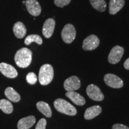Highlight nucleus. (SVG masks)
<instances>
[{
  "label": "nucleus",
  "mask_w": 129,
  "mask_h": 129,
  "mask_svg": "<svg viewBox=\"0 0 129 129\" xmlns=\"http://www.w3.org/2000/svg\"><path fill=\"white\" fill-rule=\"evenodd\" d=\"M32 52L28 48H22L19 50L14 56V60L19 67L27 68L32 62Z\"/></svg>",
  "instance_id": "nucleus-1"
},
{
  "label": "nucleus",
  "mask_w": 129,
  "mask_h": 129,
  "mask_svg": "<svg viewBox=\"0 0 129 129\" xmlns=\"http://www.w3.org/2000/svg\"><path fill=\"white\" fill-rule=\"evenodd\" d=\"M54 106L58 112L71 116L77 114V109L73 105L65 100L57 99L54 102Z\"/></svg>",
  "instance_id": "nucleus-2"
},
{
  "label": "nucleus",
  "mask_w": 129,
  "mask_h": 129,
  "mask_svg": "<svg viewBox=\"0 0 129 129\" xmlns=\"http://www.w3.org/2000/svg\"><path fill=\"white\" fill-rule=\"evenodd\" d=\"M54 76V71L52 66L49 64H43L40 69L39 79L40 83L43 85H47L53 80Z\"/></svg>",
  "instance_id": "nucleus-3"
},
{
  "label": "nucleus",
  "mask_w": 129,
  "mask_h": 129,
  "mask_svg": "<svg viewBox=\"0 0 129 129\" xmlns=\"http://www.w3.org/2000/svg\"><path fill=\"white\" fill-rule=\"evenodd\" d=\"M62 38L64 43L71 44L76 37V30L72 24H67L63 28L61 33Z\"/></svg>",
  "instance_id": "nucleus-4"
},
{
  "label": "nucleus",
  "mask_w": 129,
  "mask_h": 129,
  "mask_svg": "<svg viewBox=\"0 0 129 129\" xmlns=\"http://www.w3.org/2000/svg\"><path fill=\"white\" fill-rule=\"evenodd\" d=\"M124 50L122 47L116 46L114 47L109 53L108 61L111 64H116L120 62L124 54Z\"/></svg>",
  "instance_id": "nucleus-5"
},
{
  "label": "nucleus",
  "mask_w": 129,
  "mask_h": 129,
  "mask_svg": "<svg viewBox=\"0 0 129 129\" xmlns=\"http://www.w3.org/2000/svg\"><path fill=\"white\" fill-rule=\"evenodd\" d=\"M104 81L106 84L110 87L120 88L123 86V81L121 79L114 74H106L104 77Z\"/></svg>",
  "instance_id": "nucleus-6"
},
{
  "label": "nucleus",
  "mask_w": 129,
  "mask_h": 129,
  "mask_svg": "<svg viewBox=\"0 0 129 129\" xmlns=\"http://www.w3.org/2000/svg\"><path fill=\"white\" fill-rule=\"evenodd\" d=\"M87 94L91 99L96 101H102L104 99V96L101 90L97 85H88L86 89Z\"/></svg>",
  "instance_id": "nucleus-7"
},
{
  "label": "nucleus",
  "mask_w": 129,
  "mask_h": 129,
  "mask_svg": "<svg viewBox=\"0 0 129 129\" xmlns=\"http://www.w3.org/2000/svg\"><path fill=\"white\" fill-rule=\"evenodd\" d=\"M100 40L98 37L94 35H91L85 38L83 41V48L85 51H91L99 46Z\"/></svg>",
  "instance_id": "nucleus-8"
},
{
  "label": "nucleus",
  "mask_w": 129,
  "mask_h": 129,
  "mask_svg": "<svg viewBox=\"0 0 129 129\" xmlns=\"http://www.w3.org/2000/svg\"><path fill=\"white\" fill-rule=\"evenodd\" d=\"M25 5L27 10L30 15L38 16L41 14V6L37 0H26Z\"/></svg>",
  "instance_id": "nucleus-9"
},
{
  "label": "nucleus",
  "mask_w": 129,
  "mask_h": 129,
  "mask_svg": "<svg viewBox=\"0 0 129 129\" xmlns=\"http://www.w3.org/2000/svg\"><path fill=\"white\" fill-rule=\"evenodd\" d=\"M63 86L64 89L68 91L78 90L81 86L80 79L76 76L70 77L64 81Z\"/></svg>",
  "instance_id": "nucleus-10"
},
{
  "label": "nucleus",
  "mask_w": 129,
  "mask_h": 129,
  "mask_svg": "<svg viewBox=\"0 0 129 129\" xmlns=\"http://www.w3.org/2000/svg\"><path fill=\"white\" fill-rule=\"evenodd\" d=\"M0 72L5 77L10 78H16L18 75L17 71L13 66L4 62L0 63Z\"/></svg>",
  "instance_id": "nucleus-11"
},
{
  "label": "nucleus",
  "mask_w": 129,
  "mask_h": 129,
  "mask_svg": "<svg viewBox=\"0 0 129 129\" xmlns=\"http://www.w3.org/2000/svg\"><path fill=\"white\" fill-rule=\"evenodd\" d=\"M55 21L52 18L47 19L43 27V34L46 38H49L52 36L55 27Z\"/></svg>",
  "instance_id": "nucleus-12"
},
{
  "label": "nucleus",
  "mask_w": 129,
  "mask_h": 129,
  "mask_svg": "<svg viewBox=\"0 0 129 129\" xmlns=\"http://www.w3.org/2000/svg\"><path fill=\"white\" fill-rule=\"evenodd\" d=\"M35 123V117L33 115H30L20 119L17 123V128L18 129H29L33 126Z\"/></svg>",
  "instance_id": "nucleus-13"
},
{
  "label": "nucleus",
  "mask_w": 129,
  "mask_h": 129,
  "mask_svg": "<svg viewBox=\"0 0 129 129\" xmlns=\"http://www.w3.org/2000/svg\"><path fill=\"white\" fill-rule=\"evenodd\" d=\"M125 4L124 0H110L109 4V12L111 14H115L122 9Z\"/></svg>",
  "instance_id": "nucleus-14"
},
{
  "label": "nucleus",
  "mask_w": 129,
  "mask_h": 129,
  "mask_svg": "<svg viewBox=\"0 0 129 129\" xmlns=\"http://www.w3.org/2000/svg\"><path fill=\"white\" fill-rule=\"evenodd\" d=\"M66 96L75 105L78 106L84 105L85 104V99L83 96H81L78 93L74 91H68L66 93Z\"/></svg>",
  "instance_id": "nucleus-15"
},
{
  "label": "nucleus",
  "mask_w": 129,
  "mask_h": 129,
  "mask_svg": "<svg viewBox=\"0 0 129 129\" xmlns=\"http://www.w3.org/2000/svg\"><path fill=\"white\" fill-rule=\"evenodd\" d=\"M14 34L16 37V38L19 39H22L25 37L26 34V29L24 24L21 22H17L14 23L13 26Z\"/></svg>",
  "instance_id": "nucleus-16"
},
{
  "label": "nucleus",
  "mask_w": 129,
  "mask_h": 129,
  "mask_svg": "<svg viewBox=\"0 0 129 129\" xmlns=\"http://www.w3.org/2000/svg\"><path fill=\"white\" fill-rule=\"evenodd\" d=\"M102 112L101 107L99 105H95L88 108L85 110L84 118L85 120H91L99 115Z\"/></svg>",
  "instance_id": "nucleus-17"
},
{
  "label": "nucleus",
  "mask_w": 129,
  "mask_h": 129,
  "mask_svg": "<svg viewBox=\"0 0 129 129\" xmlns=\"http://www.w3.org/2000/svg\"><path fill=\"white\" fill-rule=\"evenodd\" d=\"M37 108L38 110L41 112L43 115L47 117H51L52 115L51 108L48 104L44 102L40 101L37 104Z\"/></svg>",
  "instance_id": "nucleus-18"
},
{
  "label": "nucleus",
  "mask_w": 129,
  "mask_h": 129,
  "mask_svg": "<svg viewBox=\"0 0 129 129\" xmlns=\"http://www.w3.org/2000/svg\"><path fill=\"white\" fill-rule=\"evenodd\" d=\"M5 95L10 101L14 102H18L20 100V96L17 91L12 87H7L4 91Z\"/></svg>",
  "instance_id": "nucleus-19"
},
{
  "label": "nucleus",
  "mask_w": 129,
  "mask_h": 129,
  "mask_svg": "<svg viewBox=\"0 0 129 129\" xmlns=\"http://www.w3.org/2000/svg\"><path fill=\"white\" fill-rule=\"evenodd\" d=\"M0 109L6 114H10L13 111V106L9 101L6 99H1L0 100Z\"/></svg>",
  "instance_id": "nucleus-20"
},
{
  "label": "nucleus",
  "mask_w": 129,
  "mask_h": 129,
  "mask_svg": "<svg viewBox=\"0 0 129 129\" xmlns=\"http://www.w3.org/2000/svg\"><path fill=\"white\" fill-rule=\"evenodd\" d=\"M91 6L96 10L101 12L105 11L106 8V4L105 0H90Z\"/></svg>",
  "instance_id": "nucleus-21"
},
{
  "label": "nucleus",
  "mask_w": 129,
  "mask_h": 129,
  "mask_svg": "<svg viewBox=\"0 0 129 129\" xmlns=\"http://www.w3.org/2000/svg\"><path fill=\"white\" fill-rule=\"evenodd\" d=\"M32 43H36L38 45H41L43 44V40L41 37L38 35L33 34L28 35L25 40V44L26 46H29Z\"/></svg>",
  "instance_id": "nucleus-22"
},
{
  "label": "nucleus",
  "mask_w": 129,
  "mask_h": 129,
  "mask_svg": "<svg viewBox=\"0 0 129 129\" xmlns=\"http://www.w3.org/2000/svg\"><path fill=\"white\" fill-rule=\"evenodd\" d=\"M26 81L29 84L34 85L37 83V77L36 74L34 72H29L26 75Z\"/></svg>",
  "instance_id": "nucleus-23"
},
{
  "label": "nucleus",
  "mask_w": 129,
  "mask_h": 129,
  "mask_svg": "<svg viewBox=\"0 0 129 129\" xmlns=\"http://www.w3.org/2000/svg\"><path fill=\"white\" fill-rule=\"evenodd\" d=\"M71 0H54V3L56 6L59 7H63L68 6Z\"/></svg>",
  "instance_id": "nucleus-24"
},
{
  "label": "nucleus",
  "mask_w": 129,
  "mask_h": 129,
  "mask_svg": "<svg viewBox=\"0 0 129 129\" xmlns=\"http://www.w3.org/2000/svg\"><path fill=\"white\" fill-rule=\"evenodd\" d=\"M47 124V121L46 119L41 118L38 122L35 127V129H46V126Z\"/></svg>",
  "instance_id": "nucleus-25"
},
{
  "label": "nucleus",
  "mask_w": 129,
  "mask_h": 129,
  "mask_svg": "<svg viewBox=\"0 0 129 129\" xmlns=\"http://www.w3.org/2000/svg\"><path fill=\"white\" fill-rule=\"evenodd\" d=\"M112 129H129L126 125L121 124H115L112 126Z\"/></svg>",
  "instance_id": "nucleus-26"
},
{
  "label": "nucleus",
  "mask_w": 129,
  "mask_h": 129,
  "mask_svg": "<svg viewBox=\"0 0 129 129\" xmlns=\"http://www.w3.org/2000/svg\"><path fill=\"white\" fill-rule=\"evenodd\" d=\"M124 67L125 69L129 70V57L124 63Z\"/></svg>",
  "instance_id": "nucleus-27"
},
{
  "label": "nucleus",
  "mask_w": 129,
  "mask_h": 129,
  "mask_svg": "<svg viewBox=\"0 0 129 129\" xmlns=\"http://www.w3.org/2000/svg\"><path fill=\"white\" fill-rule=\"evenodd\" d=\"M22 3H23V4H25V1H23Z\"/></svg>",
  "instance_id": "nucleus-28"
}]
</instances>
